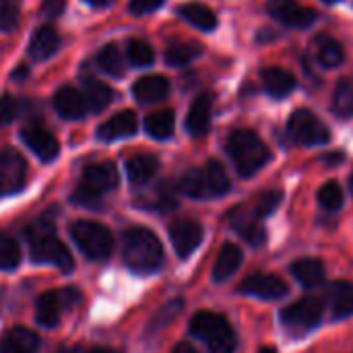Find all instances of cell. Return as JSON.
<instances>
[{"label":"cell","instance_id":"obj_21","mask_svg":"<svg viewBox=\"0 0 353 353\" xmlns=\"http://www.w3.org/2000/svg\"><path fill=\"white\" fill-rule=\"evenodd\" d=\"M312 52L323 68H337L345 62L343 46L331 35H319L312 43Z\"/></svg>","mask_w":353,"mask_h":353},{"label":"cell","instance_id":"obj_39","mask_svg":"<svg viewBox=\"0 0 353 353\" xmlns=\"http://www.w3.org/2000/svg\"><path fill=\"white\" fill-rule=\"evenodd\" d=\"M19 23V2L0 0V31H10Z\"/></svg>","mask_w":353,"mask_h":353},{"label":"cell","instance_id":"obj_42","mask_svg":"<svg viewBox=\"0 0 353 353\" xmlns=\"http://www.w3.org/2000/svg\"><path fill=\"white\" fill-rule=\"evenodd\" d=\"M64 6H66V0H43L41 2V14L46 19H56L62 14Z\"/></svg>","mask_w":353,"mask_h":353},{"label":"cell","instance_id":"obj_18","mask_svg":"<svg viewBox=\"0 0 353 353\" xmlns=\"http://www.w3.org/2000/svg\"><path fill=\"white\" fill-rule=\"evenodd\" d=\"M137 116L130 110H122L116 116H112L110 120H105L99 128H97V139L101 141H118V139H126L132 137L137 132Z\"/></svg>","mask_w":353,"mask_h":353},{"label":"cell","instance_id":"obj_40","mask_svg":"<svg viewBox=\"0 0 353 353\" xmlns=\"http://www.w3.org/2000/svg\"><path fill=\"white\" fill-rule=\"evenodd\" d=\"M19 116V101L12 95L0 97V126L10 124Z\"/></svg>","mask_w":353,"mask_h":353},{"label":"cell","instance_id":"obj_4","mask_svg":"<svg viewBox=\"0 0 353 353\" xmlns=\"http://www.w3.org/2000/svg\"><path fill=\"white\" fill-rule=\"evenodd\" d=\"M29 248H31V259L41 265H54L60 271H70L72 269V254L68 248L60 242V238L54 232V225L50 221H35L25 230Z\"/></svg>","mask_w":353,"mask_h":353},{"label":"cell","instance_id":"obj_23","mask_svg":"<svg viewBox=\"0 0 353 353\" xmlns=\"http://www.w3.org/2000/svg\"><path fill=\"white\" fill-rule=\"evenodd\" d=\"M329 304H331V312L335 321L353 316V283L333 281L329 285Z\"/></svg>","mask_w":353,"mask_h":353},{"label":"cell","instance_id":"obj_30","mask_svg":"<svg viewBox=\"0 0 353 353\" xmlns=\"http://www.w3.org/2000/svg\"><path fill=\"white\" fill-rule=\"evenodd\" d=\"M178 12H180V17H182L184 21H188L192 27H196V29H201V31H213V29L217 27V14H215L209 6H205V4H201V2L182 4V6L178 8Z\"/></svg>","mask_w":353,"mask_h":353},{"label":"cell","instance_id":"obj_38","mask_svg":"<svg viewBox=\"0 0 353 353\" xmlns=\"http://www.w3.org/2000/svg\"><path fill=\"white\" fill-rule=\"evenodd\" d=\"M281 199H283V192H281V190H267V192L259 199V203H256V209H254L256 217H259V219L269 217V215L279 207Z\"/></svg>","mask_w":353,"mask_h":353},{"label":"cell","instance_id":"obj_13","mask_svg":"<svg viewBox=\"0 0 353 353\" xmlns=\"http://www.w3.org/2000/svg\"><path fill=\"white\" fill-rule=\"evenodd\" d=\"M203 225L194 219H180L170 225V240L180 259H188L203 242Z\"/></svg>","mask_w":353,"mask_h":353},{"label":"cell","instance_id":"obj_36","mask_svg":"<svg viewBox=\"0 0 353 353\" xmlns=\"http://www.w3.org/2000/svg\"><path fill=\"white\" fill-rule=\"evenodd\" d=\"M126 56H128L130 64L137 68H145V66H151L155 62L153 48L143 39H130L128 48H126Z\"/></svg>","mask_w":353,"mask_h":353},{"label":"cell","instance_id":"obj_19","mask_svg":"<svg viewBox=\"0 0 353 353\" xmlns=\"http://www.w3.org/2000/svg\"><path fill=\"white\" fill-rule=\"evenodd\" d=\"M170 93V79L161 77V74H147L141 77L134 87H132V95L137 97V101L141 103H155L165 99Z\"/></svg>","mask_w":353,"mask_h":353},{"label":"cell","instance_id":"obj_47","mask_svg":"<svg viewBox=\"0 0 353 353\" xmlns=\"http://www.w3.org/2000/svg\"><path fill=\"white\" fill-rule=\"evenodd\" d=\"M259 353H277V352H275L273 347H263V350H261Z\"/></svg>","mask_w":353,"mask_h":353},{"label":"cell","instance_id":"obj_49","mask_svg":"<svg viewBox=\"0 0 353 353\" xmlns=\"http://www.w3.org/2000/svg\"><path fill=\"white\" fill-rule=\"evenodd\" d=\"M350 184H352V190H353V174H352V180H350Z\"/></svg>","mask_w":353,"mask_h":353},{"label":"cell","instance_id":"obj_15","mask_svg":"<svg viewBox=\"0 0 353 353\" xmlns=\"http://www.w3.org/2000/svg\"><path fill=\"white\" fill-rule=\"evenodd\" d=\"M21 139L41 161H52V159L58 157L60 145H58L56 137L52 132H48L46 128H41V126H25L21 130Z\"/></svg>","mask_w":353,"mask_h":353},{"label":"cell","instance_id":"obj_11","mask_svg":"<svg viewBox=\"0 0 353 353\" xmlns=\"http://www.w3.org/2000/svg\"><path fill=\"white\" fill-rule=\"evenodd\" d=\"M288 292H290L288 283L281 277L271 275V273H256V275L246 277L240 283V294L259 298V300H267V302L281 300L288 296Z\"/></svg>","mask_w":353,"mask_h":353},{"label":"cell","instance_id":"obj_10","mask_svg":"<svg viewBox=\"0 0 353 353\" xmlns=\"http://www.w3.org/2000/svg\"><path fill=\"white\" fill-rule=\"evenodd\" d=\"M267 14L290 29H308L319 21V12L298 0H267Z\"/></svg>","mask_w":353,"mask_h":353},{"label":"cell","instance_id":"obj_25","mask_svg":"<svg viewBox=\"0 0 353 353\" xmlns=\"http://www.w3.org/2000/svg\"><path fill=\"white\" fill-rule=\"evenodd\" d=\"M290 271L306 290H314L325 281V263L319 259H300L290 267Z\"/></svg>","mask_w":353,"mask_h":353},{"label":"cell","instance_id":"obj_8","mask_svg":"<svg viewBox=\"0 0 353 353\" xmlns=\"http://www.w3.org/2000/svg\"><path fill=\"white\" fill-rule=\"evenodd\" d=\"M288 134L302 147H323L331 141L329 126L312 110H296L288 120Z\"/></svg>","mask_w":353,"mask_h":353},{"label":"cell","instance_id":"obj_44","mask_svg":"<svg viewBox=\"0 0 353 353\" xmlns=\"http://www.w3.org/2000/svg\"><path fill=\"white\" fill-rule=\"evenodd\" d=\"M87 4H91V6H108V4H112L114 0H85Z\"/></svg>","mask_w":353,"mask_h":353},{"label":"cell","instance_id":"obj_5","mask_svg":"<svg viewBox=\"0 0 353 353\" xmlns=\"http://www.w3.org/2000/svg\"><path fill=\"white\" fill-rule=\"evenodd\" d=\"M190 335L205 341L209 353H234L238 339L232 329V325L225 321V316L201 310L190 321Z\"/></svg>","mask_w":353,"mask_h":353},{"label":"cell","instance_id":"obj_22","mask_svg":"<svg viewBox=\"0 0 353 353\" xmlns=\"http://www.w3.org/2000/svg\"><path fill=\"white\" fill-rule=\"evenodd\" d=\"M242 261H244V254L240 250V246L228 242L223 244V248L219 250L217 254V261H215V267H213V279L217 283H223L228 281L232 275H236V271L242 267Z\"/></svg>","mask_w":353,"mask_h":353},{"label":"cell","instance_id":"obj_20","mask_svg":"<svg viewBox=\"0 0 353 353\" xmlns=\"http://www.w3.org/2000/svg\"><path fill=\"white\" fill-rule=\"evenodd\" d=\"M54 108L56 112L66 120H81L87 112V103L83 99V93L74 87H62L54 95Z\"/></svg>","mask_w":353,"mask_h":353},{"label":"cell","instance_id":"obj_32","mask_svg":"<svg viewBox=\"0 0 353 353\" xmlns=\"http://www.w3.org/2000/svg\"><path fill=\"white\" fill-rule=\"evenodd\" d=\"M174 126H176V116L172 110H159V112H153L145 118L147 134L157 139V141L170 139L174 134Z\"/></svg>","mask_w":353,"mask_h":353},{"label":"cell","instance_id":"obj_33","mask_svg":"<svg viewBox=\"0 0 353 353\" xmlns=\"http://www.w3.org/2000/svg\"><path fill=\"white\" fill-rule=\"evenodd\" d=\"M97 66L110 74V77H122L124 74V60L116 43H108L99 54H97Z\"/></svg>","mask_w":353,"mask_h":353},{"label":"cell","instance_id":"obj_9","mask_svg":"<svg viewBox=\"0 0 353 353\" xmlns=\"http://www.w3.org/2000/svg\"><path fill=\"white\" fill-rule=\"evenodd\" d=\"M323 312H325V306L319 298H300L296 300L294 304L285 306L279 314L281 319V325L285 329H292V331H298V333H304V331H310V329H316L323 321Z\"/></svg>","mask_w":353,"mask_h":353},{"label":"cell","instance_id":"obj_16","mask_svg":"<svg viewBox=\"0 0 353 353\" xmlns=\"http://www.w3.org/2000/svg\"><path fill=\"white\" fill-rule=\"evenodd\" d=\"M211 116H213V95L201 93L188 110L186 130L192 137H205L211 128Z\"/></svg>","mask_w":353,"mask_h":353},{"label":"cell","instance_id":"obj_6","mask_svg":"<svg viewBox=\"0 0 353 353\" xmlns=\"http://www.w3.org/2000/svg\"><path fill=\"white\" fill-rule=\"evenodd\" d=\"M118 186V172L116 165L110 161L91 163L83 170L81 184L72 194V201L85 207H97L101 203V194L110 192Z\"/></svg>","mask_w":353,"mask_h":353},{"label":"cell","instance_id":"obj_26","mask_svg":"<svg viewBox=\"0 0 353 353\" xmlns=\"http://www.w3.org/2000/svg\"><path fill=\"white\" fill-rule=\"evenodd\" d=\"M60 48V37L52 27H39L29 39V56L37 62L48 60Z\"/></svg>","mask_w":353,"mask_h":353},{"label":"cell","instance_id":"obj_27","mask_svg":"<svg viewBox=\"0 0 353 353\" xmlns=\"http://www.w3.org/2000/svg\"><path fill=\"white\" fill-rule=\"evenodd\" d=\"M232 228L244 238L248 240L252 246H261L265 240H267V232L261 223V219L254 215H246L244 211H236L232 215Z\"/></svg>","mask_w":353,"mask_h":353},{"label":"cell","instance_id":"obj_3","mask_svg":"<svg viewBox=\"0 0 353 353\" xmlns=\"http://www.w3.org/2000/svg\"><path fill=\"white\" fill-rule=\"evenodd\" d=\"M230 186H232L230 176L217 159L207 161V165L203 168L188 170L178 182V190L182 194L190 199H199V201L219 199L230 192Z\"/></svg>","mask_w":353,"mask_h":353},{"label":"cell","instance_id":"obj_24","mask_svg":"<svg viewBox=\"0 0 353 353\" xmlns=\"http://www.w3.org/2000/svg\"><path fill=\"white\" fill-rule=\"evenodd\" d=\"M37 347H39V337L25 327L10 329L0 339V353H35Z\"/></svg>","mask_w":353,"mask_h":353},{"label":"cell","instance_id":"obj_48","mask_svg":"<svg viewBox=\"0 0 353 353\" xmlns=\"http://www.w3.org/2000/svg\"><path fill=\"white\" fill-rule=\"evenodd\" d=\"M323 2H325V4H337L339 0H323Z\"/></svg>","mask_w":353,"mask_h":353},{"label":"cell","instance_id":"obj_7","mask_svg":"<svg viewBox=\"0 0 353 353\" xmlns=\"http://www.w3.org/2000/svg\"><path fill=\"white\" fill-rule=\"evenodd\" d=\"M70 236H72L74 244L79 246V250L91 261L108 259L114 248L112 232L99 221L79 219L70 225Z\"/></svg>","mask_w":353,"mask_h":353},{"label":"cell","instance_id":"obj_34","mask_svg":"<svg viewBox=\"0 0 353 353\" xmlns=\"http://www.w3.org/2000/svg\"><path fill=\"white\" fill-rule=\"evenodd\" d=\"M316 199H319V205H321L325 211L335 213V211H339V209L343 207L345 194H343V188H341V184H339V182L329 180V182H325V184L319 188Z\"/></svg>","mask_w":353,"mask_h":353},{"label":"cell","instance_id":"obj_12","mask_svg":"<svg viewBox=\"0 0 353 353\" xmlns=\"http://www.w3.org/2000/svg\"><path fill=\"white\" fill-rule=\"evenodd\" d=\"M27 163L14 149L0 151V194H12L25 186Z\"/></svg>","mask_w":353,"mask_h":353},{"label":"cell","instance_id":"obj_29","mask_svg":"<svg viewBox=\"0 0 353 353\" xmlns=\"http://www.w3.org/2000/svg\"><path fill=\"white\" fill-rule=\"evenodd\" d=\"M83 99L91 112H101L112 103L114 93L105 83L87 77V79H83Z\"/></svg>","mask_w":353,"mask_h":353},{"label":"cell","instance_id":"obj_35","mask_svg":"<svg viewBox=\"0 0 353 353\" xmlns=\"http://www.w3.org/2000/svg\"><path fill=\"white\" fill-rule=\"evenodd\" d=\"M201 54H203V48L199 43H174L165 52V62L170 66H184Z\"/></svg>","mask_w":353,"mask_h":353},{"label":"cell","instance_id":"obj_45","mask_svg":"<svg viewBox=\"0 0 353 353\" xmlns=\"http://www.w3.org/2000/svg\"><path fill=\"white\" fill-rule=\"evenodd\" d=\"M343 153H331V157H325V161H341Z\"/></svg>","mask_w":353,"mask_h":353},{"label":"cell","instance_id":"obj_1","mask_svg":"<svg viewBox=\"0 0 353 353\" xmlns=\"http://www.w3.org/2000/svg\"><path fill=\"white\" fill-rule=\"evenodd\" d=\"M225 151H228L230 159L234 161L236 172L242 178L254 176L256 172H261L271 161L269 145L254 130H248V128L234 130L228 137Z\"/></svg>","mask_w":353,"mask_h":353},{"label":"cell","instance_id":"obj_31","mask_svg":"<svg viewBox=\"0 0 353 353\" xmlns=\"http://www.w3.org/2000/svg\"><path fill=\"white\" fill-rule=\"evenodd\" d=\"M331 112L341 120L353 118V77H345L337 83L331 99Z\"/></svg>","mask_w":353,"mask_h":353},{"label":"cell","instance_id":"obj_14","mask_svg":"<svg viewBox=\"0 0 353 353\" xmlns=\"http://www.w3.org/2000/svg\"><path fill=\"white\" fill-rule=\"evenodd\" d=\"M70 296H77L74 290L66 292H48L37 298L35 304V319L41 327H56L60 321V312L66 304H70Z\"/></svg>","mask_w":353,"mask_h":353},{"label":"cell","instance_id":"obj_2","mask_svg":"<svg viewBox=\"0 0 353 353\" xmlns=\"http://www.w3.org/2000/svg\"><path fill=\"white\" fill-rule=\"evenodd\" d=\"M122 256L132 271L155 273L163 265V246L153 232L132 228L122 238Z\"/></svg>","mask_w":353,"mask_h":353},{"label":"cell","instance_id":"obj_37","mask_svg":"<svg viewBox=\"0 0 353 353\" xmlns=\"http://www.w3.org/2000/svg\"><path fill=\"white\" fill-rule=\"evenodd\" d=\"M21 263V250L14 238L10 236H0V269L2 271H12Z\"/></svg>","mask_w":353,"mask_h":353},{"label":"cell","instance_id":"obj_17","mask_svg":"<svg viewBox=\"0 0 353 353\" xmlns=\"http://www.w3.org/2000/svg\"><path fill=\"white\" fill-rule=\"evenodd\" d=\"M261 81H263V89L267 91V95H271L275 99L288 97L296 89V85H298L296 77L290 70L281 68V66L263 68L261 70Z\"/></svg>","mask_w":353,"mask_h":353},{"label":"cell","instance_id":"obj_46","mask_svg":"<svg viewBox=\"0 0 353 353\" xmlns=\"http://www.w3.org/2000/svg\"><path fill=\"white\" fill-rule=\"evenodd\" d=\"M89 353H118V352H114V350H105V347H99V350H91Z\"/></svg>","mask_w":353,"mask_h":353},{"label":"cell","instance_id":"obj_28","mask_svg":"<svg viewBox=\"0 0 353 353\" xmlns=\"http://www.w3.org/2000/svg\"><path fill=\"white\" fill-rule=\"evenodd\" d=\"M159 170V159L155 155H147V153H141V155H134L126 161V174H128V180L137 186L141 184H147Z\"/></svg>","mask_w":353,"mask_h":353},{"label":"cell","instance_id":"obj_41","mask_svg":"<svg viewBox=\"0 0 353 353\" xmlns=\"http://www.w3.org/2000/svg\"><path fill=\"white\" fill-rule=\"evenodd\" d=\"M161 4H163V0H130L128 8H130L132 14L143 17V14H149V12L157 10Z\"/></svg>","mask_w":353,"mask_h":353},{"label":"cell","instance_id":"obj_43","mask_svg":"<svg viewBox=\"0 0 353 353\" xmlns=\"http://www.w3.org/2000/svg\"><path fill=\"white\" fill-rule=\"evenodd\" d=\"M172 353H196V350H194L190 343H178V345L174 347V352Z\"/></svg>","mask_w":353,"mask_h":353}]
</instances>
